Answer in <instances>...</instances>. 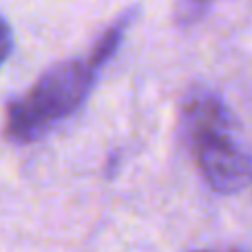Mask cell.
<instances>
[{
  "label": "cell",
  "mask_w": 252,
  "mask_h": 252,
  "mask_svg": "<svg viewBox=\"0 0 252 252\" xmlns=\"http://www.w3.org/2000/svg\"><path fill=\"white\" fill-rule=\"evenodd\" d=\"M213 0H179L175 9V20L179 27H190L199 22L210 9Z\"/></svg>",
  "instance_id": "4"
},
{
  "label": "cell",
  "mask_w": 252,
  "mask_h": 252,
  "mask_svg": "<svg viewBox=\"0 0 252 252\" xmlns=\"http://www.w3.org/2000/svg\"><path fill=\"white\" fill-rule=\"evenodd\" d=\"M184 126L188 139L210 130H230L235 128V118L221 97L208 89H195L188 93L184 102Z\"/></svg>",
  "instance_id": "3"
},
{
  "label": "cell",
  "mask_w": 252,
  "mask_h": 252,
  "mask_svg": "<svg viewBox=\"0 0 252 252\" xmlns=\"http://www.w3.org/2000/svg\"><path fill=\"white\" fill-rule=\"evenodd\" d=\"M11 49H13V31L9 27V22L0 16V66L9 58Z\"/></svg>",
  "instance_id": "5"
},
{
  "label": "cell",
  "mask_w": 252,
  "mask_h": 252,
  "mask_svg": "<svg viewBox=\"0 0 252 252\" xmlns=\"http://www.w3.org/2000/svg\"><path fill=\"white\" fill-rule=\"evenodd\" d=\"M102 66L91 56L49 66L29 91L9 102L4 137L13 144H31L64 122L89 97Z\"/></svg>",
  "instance_id": "1"
},
{
  "label": "cell",
  "mask_w": 252,
  "mask_h": 252,
  "mask_svg": "<svg viewBox=\"0 0 252 252\" xmlns=\"http://www.w3.org/2000/svg\"><path fill=\"white\" fill-rule=\"evenodd\" d=\"M232 130H210L190 137L197 168L206 184L221 195L239 192L252 182V157L235 139Z\"/></svg>",
  "instance_id": "2"
}]
</instances>
